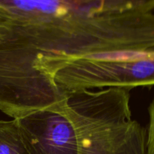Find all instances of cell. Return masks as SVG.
Here are the masks:
<instances>
[{"label":"cell","instance_id":"cell-2","mask_svg":"<svg viewBox=\"0 0 154 154\" xmlns=\"http://www.w3.org/2000/svg\"><path fill=\"white\" fill-rule=\"evenodd\" d=\"M131 89L107 87L66 93L77 154H146V129L132 119Z\"/></svg>","mask_w":154,"mask_h":154},{"label":"cell","instance_id":"cell-4","mask_svg":"<svg viewBox=\"0 0 154 154\" xmlns=\"http://www.w3.org/2000/svg\"><path fill=\"white\" fill-rule=\"evenodd\" d=\"M63 102L17 119L33 154H77L73 129Z\"/></svg>","mask_w":154,"mask_h":154},{"label":"cell","instance_id":"cell-6","mask_svg":"<svg viewBox=\"0 0 154 154\" xmlns=\"http://www.w3.org/2000/svg\"><path fill=\"white\" fill-rule=\"evenodd\" d=\"M149 114V125L146 129V153L154 154V100L148 108Z\"/></svg>","mask_w":154,"mask_h":154},{"label":"cell","instance_id":"cell-3","mask_svg":"<svg viewBox=\"0 0 154 154\" xmlns=\"http://www.w3.org/2000/svg\"><path fill=\"white\" fill-rule=\"evenodd\" d=\"M63 93L154 86V52L122 50L72 60L56 73Z\"/></svg>","mask_w":154,"mask_h":154},{"label":"cell","instance_id":"cell-1","mask_svg":"<svg viewBox=\"0 0 154 154\" xmlns=\"http://www.w3.org/2000/svg\"><path fill=\"white\" fill-rule=\"evenodd\" d=\"M154 0H0V86L23 101L72 60L144 45Z\"/></svg>","mask_w":154,"mask_h":154},{"label":"cell","instance_id":"cell-5","mask_svg":"<svg viewBox=\"0 0 154 154\" xmlns=\"http://www.w3.org/2000/svg\"><path fill=\"white\" fill-rule=\"evenodd\" d=\"M0 154H33L17 119L0 120Z\"/></svg>","mask_w":154,"mask_h":154}]
</instances>
